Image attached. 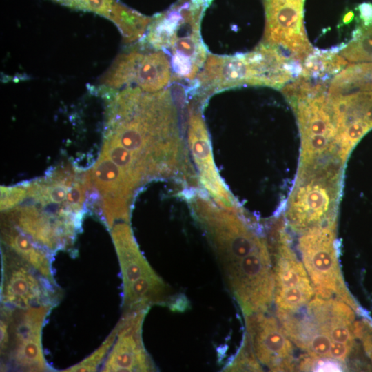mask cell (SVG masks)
Returning <instances> with one entry per match:
<instances>
[{"instance_id":"cell-24","label":"cell","mask_w":372,"mask_h":372,"mask_svg":"<svg viewBox=\"0 0 372 372\" xmlns=\"http://www.w3.org/2000/svg\"><path fill=\"white\" fill-rule=\"evenodd\" d=\"M26 189L23 184L1 187V210L8 211L12 209L25 198Z\"/></svg>"},{"instance_id":"cell-13","label":"cell","mask_w":372,"mask_h":372,"mask_svg":"<svg viewBox=\"0 0 372 372\" xmlns=\"http://www.w3.org/2000/svg\"><path fill=\"white\" fill-rule=\"evenodd\" d=\"M195 100L188 106L187 138L192 157L196 165L202 186L218 205L234 208L233 198L216 167L209 133L201 107Z\"/></svg>"},{"instance_id":"cell-23","label":"cell","mask_w":372,"mask_h":372,"mask_svg":"<svg viewBox=\"0 0 372 372\" xmlns=\"http://www.w3.org/2000/svg\"><path fill=\"white\" fill-rule=\"evenodd\" d=\"M225 370L231 371H262V367L254 356L245 338L239 352L233 362L225 368Z\"/></svg>"},{"instance_id":"cell-5","label":"cell","mask_w":372,"mask_h":372,"mask_svg":"<svg viewBox=\"0 0 372 372\" xmlns=\"http://www.w3.org/2000/svg\"><path fill=\"white\" fill-rule=\"evenodd\" d=\"M302 262L316 296L341 300L356 313L361 308L348 290L340 269L335 241V226L311 228L300 238Z\"/></svg>"},{"instance_id":"cell-11","label":"cell","mask_w":372,"mask_h":372,"mask_svg":"<svg viewBox=\"0 0 372 372\" xmlns=\"http://www.w3.org/2000/svg\"><path fill=\"white\" fill-rule=\"evenodd\" d=\"M277 313H294L313 298L315 291L306 269L281 234L273 265Z\"/></svg>"},{"instance_id":"cell-8","label":"cell","mask_w":372,"mask_h":372,"mask_svg":"<svg viewBox=\"0 0 372 372\" xmlns=\"http://www.w3.org/2000/svg\"><path fill=\"white\" fill-rule=\"evenodd\" d=\"M57 285L10 249L1 246V301L3 307L26 309L57 302Z\"/></svg>"},{"instance_id":"cell-21","label":"cell","mask_w":372,"mask_h":372,"mask_svg":"<svg viewBox=\"0 0 372 372\" xmlns=\"http://www.w3.org/2000/svg\"><path fill=\"white\" fill-rule=\"evenodd\" d=\"M344 99V121L361 119L372 127V91L355 92Z\"/></svg>"},{"instance_id":"cell-14","label":"cell","mask_w":372,"mask_h":372,"mask_svg":"<svg viewBox=\"0 0 372 372\" xmlns=\"http://www.w3.org/2000/svg\"><path fill=\"white\" fill-rule=\"evenodd\" d=\"M147 310L123 313L114 327L116 331V339L101 368L102 371H156L141 337L142 323Z\"/></svg>"},{"instance_id":"cell-9","label":"cell","mask_w":372,"mask_h":372,"mask_svg":"<svg viewBox=\"0 0 372 372\" xmlns=\"http://www.w3.org/2000/svg\"><path fill=\"white\" fill-rule=\"evenodd\" d=\"M303 3L304 0H265L266 24L262 42L298 63L313 50L303 25Z\"/></svg>"},{"instance_id":"cell-27","label":"cell","mask_w":372,"mask_h":372,"mask_svg":"<svg viewBox=\"0 0 372 372\" xmlns=\"http://www.w3.org/2000/svg\"><path fill=\"white\" fill-rule=\"evenodd\" d=\"M360 17L362 21L363 26L372 25V4L364 2L358 7Z\"/></svg>"},{"instance_id":"cell-25","label":"cell","mask_w":372,"mask_h":372,"mask_svg":"<svg viewBox=\"0 0 372 372\" xmlns=\"http://www.w3.org/2000/svg\"><path fill=\"white\" fill-rule=\"evenodd\" d=\"M331 138L323 135L303 137L304 156L308 158L314 154L322 153L329 145Z\"/></svg>"},{"instance_id":"cell-28","label":"cell","mask_w":372,"mask_h":372,"mask_svg":"<svg viewBox=\"0 0 372 372\" xmlns=\"http://www.w3.org/2000/svg\"><path fill=\"white\" fill-rule=\"evenodd\" d=\"M354 13L352 11H348L346 12L342 18V21L344 23H348L353 19Z\"/></svg>"},{"instance_id":"cell-10","label":"cell","mask_w":372,"mask_h":372,"mask_svg":"<svg viewBox=\"0 0 372 372\" xmlns=\"http://www.w3.org/2000/svg\"><path fill=\"white\" fill-rule=\"evenodd\" d=\"M108 76L116 88L136 87L147 92L163 90L171 82L168 56L161 50H132L120 54L108 69Z\"/></svg>"},{"instance_id":"cell-6","label":"cell","mask_w":372,"mask_h":372,"mask_svg":"<svg viewBox=\"0 0 372 372\" xmlns=\"http://www.w3.org/2000/svg\"><path fill=\"white\" fill-rule=\"evenodd\" d=\"M52 307L40 306L26 309L1 307V317L7 324L9 340L1 355L6 356L14 369L47 371L50 369L43 356L41 330Z\"/></svg>"},{"instance_id":"cell-4","label":"cell","mask_w":372,"mask_h":372,"mask_svg":"<svg viewBox=\"0 0 372 372\" xmlns=\"http://www.w3.org/2000/svg\"><path fill=\"white\" fill-rule=\"evenodd\" d=\"M110 230L123 278L124 312L149 309L154 304L181 310L186 298L171 294L141 254L129 223H116Z\"/></svg>"},{"instance_id":"cell-26","label":"cell","mask_w":372,"mask_h":372,"mask_svg":"<svg viewBox=\"0 0 372 372\" xmlns=\"http://www.w3.org/2000/svg\"><path fill=\"white\" fill-rule=\"evenodd\" d=\"M354 333L362 341L364 350L372 363V324L366 320L354 322Z\"/></svg>"},{"instance_id":"cell-22","label":"cell","mask_w":372,"mask_h":372,"mask_svg":"<svg viewBox=\"0 0 372 372\" xmlns=\"http://www.w3.org/2000/svg\"><path fill=\"white\" fill-rule=\"evenodd\" d=\"M116 331L114 328L110 334L107 337L102 344L90 356L80 362L79 364L72 366L63 371L65 372H81V371H96L105 358L112 347L116 339Z\"/></svg>"},{"instance_id":"cell-1","label":"cell","mask_w":372,"mask_h":372,"mask_svg":"<svg viewBox=\"0 0 372 372\" xmlns=\"http://www.w3.org/2000/svg\"><path fill=\"white\" fill-rule=\"evenodd\" d=\"M107 99L104 138L130 154L145 183L160 177L185 178V173L194 176L169 89L147 92L127 87Z\"/></svg>"},{"instance_id":"cell-20","label":"cell","mask_w":372,"mask_h":372,"mask_svg":"<svg viewBox=\"0 0 372 372\" xmlns=\"http://www.w3.org/2000/svg\"><path fill=\"white\" fill-rule=\"evenodd\" d=\"M340 55L350 62H372V25L354 31L351 39L340 50Z\"/></svg>"},{"instance_id":"cell-15","label":"cell","mask_w":372,"mask_h":372,"mask_svg":"<svg viewBox=\"0 0 372 372\" xmlns=\"http://www.w3.org/2000/svg\"><path fill=\"white\" fill-rule=\"evenodd\" d=\"M318 327L337 345L350 350L354 344L355 311L347 303L315 296L305 307Z\"/></svg>"},{"instance_id":"cell-3","label":"cell","mask_w":372,"mask_h":372,"mask_svg":"<svg viewBox=\"0 0 372 372\" xmlns=\"http://www.w3.org/2000/svg\"><path fill=\"white\" fill-rule=\"evenodd\" d=\"M213 0H177L152 17L145 39L165 52L172 68L171 82L195 80L208 56L200 33L203 17Z\"/></svg>"},{"instance_id":"cell-7","label":"cell","mask_w":372,"mask_h":372,"mask_svg":"<svg viewBox=\"0 0 372 372\" xmlns=\"http://www.w3.org/2000/svg\"><path fill=\"white\" fill-rule=\"evenodd\" d=\"M242 85L264 86L258 50L234 55L208 54L207 59L188 91L205 103L220 91Z\"/></svg>"},{"instance_id":"cell-17","label":"cell","mask_w":372,"mask_h":372,"mask_svg":"<svg viewBox=\"0 0 372 372\" xmlns=\"http://www.w3.org/2000/svg\"><path fill=\"white\" fill-rule=\"evenodd\" d=\"M107 19L117 26L125 43H132L140 40L147 32L152 21V18L116 0L114 1Z\"/></svg>"},{"instance_id":"cell-12","label":"cell","mask_w":372,"mask_h":372,"mask_svg":"<svg viewBox=\"0 0 372 372\" xmlns=\"http://www.w3.org/2000/svg\"><path fill=\"white\" fill-rule=\"evenodd\" d=\"M245 337L260 364L271 371H291L295 369L293 345L279 320L266 313L245 317Z\"/></svg>"},{"instance_id":"cell-2","label":"cell","mask_w":372,"mask_h":372,"mask_svg":"<svg viewBox=\"0 0 372 372\" xmlns=\"http://www.w3.org/2000/svg\"><path fill=\"white\" fill-rule=\"evenodd\" d=\"M231 292L245 316L267 312L273 302V266L265 241L236 213L199 192L189 196Z\"/></svg>"},{"instance_id":"cell-16","label":"cell","mask_w":372,"mask_h":372,"mask_svg":"<svg viewBox=\"0 0 372 372\" xmlns=\"http://www.w3.org/2000/svg\"><path fill=\"white\" fill-rule=\"evenodd\" d=\"M1 235V246L14 252L41 275L56 284L52 273L51 253L3 220Z\"/></svg>"},{"instance_id":"cell-19","label":"cell","mask_w":372,"mask_h":372,"mask_svg":"<svg viewBox=\"0 0 372 372\" xmlns=\"http://www.w3.org/2000/svg\"><path fill=\"white\" fill-rule=\"evenodd\" d=\"M347 60L335 52H313L304 59L301 75L305 78L334 74L347 64Z\"/></svg>"},{"instance_id":"cell-18","label":"cell","mask_w":372,"mask_h":372,"mask_svg":"<svg viewBox=\"0 0 372 372\" xmlns=\"http://www.w3.org/2000/svg\"><path fill=\"white\" fill-rule=\"evenodd\" d=\"M351 91H372V62L350 65L330 82L329 94H342Z\"/></svg>"}]
</instances>
